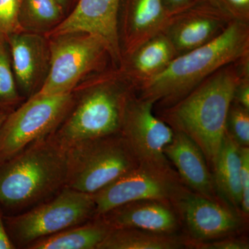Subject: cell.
Here are the masks:
<instances>
[{
  "label": "cell",
  "mask_w": 249,
  "mask_h": 249,
  "mask_svg": "<svg viewBox=\"0 0 249 249\" xmlns=\"http://www.w3.org/2000/svg\"><path fill=\"white\" fill-rule=\"evenodd\" d=\"M176 57L173 44L161 31L144 42L133 53L123 58L119 68L137 89L163 71Z\"/></svg>",
  "instance_id": "18"
},
{
  "label": "cell",
  "mask_w": 249,
  "mask_h": 249,
  "mask_svg": "<svg viewBox=\"0 0 249 249\" xmlns=\"http://www.w3.org/2000/svg\"><path fill=\"white\" fill-rule=\"evenodd\" d=\"M212 174L219 199L242 215L240 147L227 133L213 167Z\"/></svg>",
  "instance_id": "19"
},
{
  "label": "cell",
  "mask_w": 249,
  "mask_h": 249,
  "mask_svg": "<svg viewBox=\"0 0 249 249\" xmlns=\"http://www.w3.org/2000/svg\"><path fill=\"white\" fill-rule=\"evenodd\" d=\"M232 22L212 5L200 1L168 18L162 32L173 44L178 56L212 42Z\"/></svg>",
  "instance_id": "13"
},
{
  "label": "cell",
  "mask_w": 249,
  "mask_h": 249,
  "mask_svg": "<svg viewBox=\"0 0 249 249\" xmlns=\"http://www.w3.org/2000/svg\"><path fill=\"white\" fill-rule=\"evenodd\" d=\"M96 217L93 194L64 187L53 197L20 213L4 216L5 226L16 248L53 235Z\"/></svg>",
  "instance_id": "7"
},
{
  "label": "cell",
  "mask_w": 249,
  "mask_h": 249,
  "mask_svg": "<svg viewBox=\"0 0 249 249\" xmlns=\"http://www.w3.org/2000/svg\"><path fill=\"white\" fill-rule=\"evenodd\" d=\"M226 133L240 147H249V109L232 101L226 123Z\"/></svg>",
  "instance_id": "24"
},
{
  "label": "cell",
  "mask_w": 249,
  "mask_h": 249,
  "mask_svg": "<svg viewBox=\"0 0 249 249\" xmlns=\"http://www.w3.org/2000/svg\"><path fill=\"white\" fill-rule=\"evenodd\" d=\"M13 110L0 108V132H1V129L2 128L3 124H4L5 120H6L9 113Z\"/></svg>",
  "instance_id": "33"
},
{
  "label": "cell",
  "mask_w": 249,
  "mask_h": 249,
  "mask_svg": "<svg viewBox=\"0 0 249 249\" xmlns=\"http://www.w3.org/2000/svg\"><path fill=\"white\" fill-rule=\"evenodd\" d=\"M120 3L121 0H78L71 14L47 36L72 31L97 36L107 45L119 68L122 60L118 31Z\"/></svg>",
  "instance_id": "14"
},
{
  "label": "cell",
  "mask_w": 249,
  "mask_h": 249,
  "mask_svg": "<svg viewBox=\"0 0 249 249\" xmlns=\"http://www.w3.org/2000/svg\"><path fill=\"white\" fill-rule=\"evenodd\" d=\"M249 55V24L233 22L212 42L173 59L136 94L160 109L170 107L222 67Z\"/></svg>",
  "instance_id": "2"
},
{
  "label": "cell",
  "mask_w": 249,
  "mask_h": 249,
  "mask_svg": "<svg viewBox=\"0 0 249 249\" xmlns=\"http://www.w3.org/2000/svg\"><path fill=\"white\" fill-rule=\"evenodd\" d=\"M24 101L16 84L6 36L0 34V108L13 110Z\"/></svg>",
  "instance_id": "23"
},
{
  "label": "cell",
  "mask_w": 249,
  "mask_h": 249,
  "mask_svg": "<svg viewBox=\"0 0 249 249\" xmlns=\"http://www.w3.org/2000/svg\"><path fill=\"white\" fill-rule=\"evenodd\" d=\"M248 67L249 55L228 64L178 103L156 114L174 130L183 132L197 144L211 171L225 137L236 85Z\"/></svg>",
  "instance_id": "1"
},
{
  "label": "cell",
  "mask_w": 249,
  "mask_h": 249,
  "mask_svg": "<svg viewBox=\"0 0 249 249\" xmlns=\"http://www.w3.org/2000/svg\"><path fill=\"white\" fill-rule=\"evenodd\" d=\"M200 0H161L168 18L172 17L197 4Z\"/></svg>",
  "instance_id": "30"
},
{
  "label": "cell",
  "mask_w": 249,
  "mask_h": 249,
  "mask_svg": "<svg viewBox=\"0 0 249 249\" xmlns=\"http://www.w3.org/2000/svg\"><path fill=\"white\" fill-rule=\"evenodd\" d=\"M232 101L249 109V67L243 71L236 85Z\"/></svg>",
  "instance_id": "29"
},
{
  "label": "cell",
  "mask_w": 249,
  "mask_h": 249,
  "mask_svg": "<svg viewBox=\"0 0 249 249\" xmlns=\"http://www.w3.org/2000/svg\"><path fill=\"white\" fill-rule=\"evenodd\" d=\"M73 93L35 94L11 111L0 132V163L53 134L70 111Z\"/></svg>",
  "instance_id": "8"
},
{
  "label": "cell",
  "mask_w": 249,
  "mask_h": 249,
  "mask_svg": "<svg viewBox=\"0 0 249 249\" xmlns=\"http://www.w3.org/2000/svg\"><path fill=\"white\" fill-rule=\"evenodd\" d=\"M188 240L207 242L234 236L243 229L246 219L222 201L213 200L187 190L174 203Z\"/></svg>",
  "instance_id": "11"
},
{
  "label": "cell",
  "mask_w": 249,
  "mask_h": 249,
  "mask_svg": "<svg viewBox=\"0 0 249 249\" xmlns=\"http://www.w3.org/2000/svg\"><path fill=\"white\" fill-rule=\"evenodd\" d=\"M55 1L60 5L66 18L74 9L78 0H55Z\"/></svg>",
  "instance_id": "32"
},
{
  "label": "cell",
  "mask_w": 249,
  "mask_h": 249,
  "mask_svg": "<svg viewBox=\"0 0 249 249\" xmlns=\"http://www.w3.org/2000/svg\"><path fill=\"white\" fill-rule=\"evenodd\" d=\"M188 238L179 233L168 234L134 229H113L98 249H179L187 248Z\"/></svg>",
  "instance_id": "21"
},
{
  "label": "cell",
  "mask_w": 249,
  "mask_h": 249,
  "mask_svg": "<svg viewBox=\"0 0 249 249\" xmlns=\"http://www.w3.org/2000/svg\"><path fill=\"white\" fill-rule=\"evenodd\" d=\"M66 179L67 147L53 133L0 163V206L24 212L53 197Z\"/></svg>",
  "instance_id": "3"
},
{
  "label": "cell",
  "mask_w": 249,
  "mask_h": 249,
  "mask_svg": "<svg viewBox=\"0 0 249 249\" xmlns=\"http://www.w3.org/2000/svg\"><path fill=\"white\" fill-rule=\"evenodd\" d=\"M48 37L50 70L37 94L71 92L93 75L116 67L107 45L97 36L83 31H72Z\"/></svg>",
  "instance_id": "6"
},
{
  "label": "cell",
  "mask_w": 249,
  "mask_h": 249,
  "mask_svg": "<svg viewBox=\"0 0 249 249\" xmlns=\"http://www.w3.org/2000/svg\"><path fill=\"white\" fill-rule=\"evenodd\" d=\"M98 217H102L113 229L134 228L162 233L178 234L183 227L175 205L163 199L129 201Z\"/></svg>",
  "instance_id": "15"
},
{
  "label": "cell",
  "mask_w": 249,
  "mask_h": 249,
  "mask_svg": "<svg viewBox=\"0 0 249 249\" xmlns=\"http://www.w3.org/2000/svg\"><path fill=\"white\" fill-rule=\"evenodd\" d=\"M139 163L121 133L73 142L67 147L65 186L94 194Z\"/></svg>",
  "instance_id": "5"
},
{
  "label": "cell",
  "mask_w": 249,
  "mask_h": 249,
  "mask_svg": "<svg viewBox=\"0 0 249 249\" xmlns=\"http://www.w3.org/2000/svg\"><path fill=\"white\" fill-rule=\"evenodd\" d=\"M168 18L161 0H121L118 31L122 58L161 32Z\"/></svg>",
  "instance_id": "16"
},
{
  "label": "cell",
  "mask_w": 249,
  "mask_h": 249,
  "mask_svg": "<svg viewBox=\"0 0 249 249\" xmlns=\"http://www.w3.org/2000/svg\"><path fill=\"white\" fill-rule=\"evenodd\" d=\"M70 111L55 138L67 147L79 141L120 133L129 99L136 93L132 82L117 67L93 75L73 90Z\"/></svg>",
  "instance_id": "4"
},
{
  "label": "cell",
  "mask_w": 249,
  "mask_h": 249,
  "mask_svg": "<svg viewBox=\"0 0 249 249\" xmlns=\"http://www.w3.org/2000/svg\"><path fill=\"white\" fill-rule=\"evenodd\" d=\"M200 1H204L212 5L232 21L249 24V0H200Z\"/></svg>",
  "instance_id": "25"
},
{
  "label": "cell",
  "mask_w": 249,
  "mask_h": 249,
  "mask_svg": "<svg viewBox=\"0 0 249 249\" xmlns=\"http://www.w3.org/2000/svg\"><path fill=\"white\" fill-rule=\"evenodd\" d=\"M153 102L134 93L129 99L120 133L140 162L170 164L165 147L175 131L154 113Z\"/></svg>",
  "instance_id": "10"
},
{
  "label": "cell",
  "mask_w": 249,
  "mask_h": 249,
  "mask_svg": "<svg viewBox=\"0 0 249 249\" xmlns=\"http://www.w3.org/2000/svg\"><path fill=\"white\" fill-rule=\"evenodd\" d=\"M187 248L198 249H249L248 241L235 236L223 237L207 242H193L188 240Z\"/></svg>",
  "instance_id": "27"
},
{
  "label": "cell",
  "mask_w": 249,
  "mask_h": 249,
  "mask_svg": "<svg viewBox=\"0 0 249 249\" xmlns=\"http://www.w3.org/2000/svg\"><path fill=\"white\" fill-rule=\"evenodd\" d=\"M188 189L170 164L141 162L93 194L96 217L121 204L140 199H163L175 203Z\"/></svg>",
  "instance_id": "9"
},
{
  "label": "cell",
  "mask_w": 249,
  "mask_h": 249,
  "mask_svg": "<svg viewBox=\"0 0 249 249\" xmlns=\"http://www.w3.org/2000/svg\"><path fill=\"white\" fill-rule=\"evenodd\" d=\"M21 0H0V34L8 36L20 31L18 14Z\"/></svg>",
  "instance_id": "26"
},
{
  "label": "cell",
  "mask_w": 249,
  "mask_h": 249,
  "mask_svg": "<svg viewBox=\"0 0 249 249\" xmlns=\"http://www.w3.org/2000/svg\"><path fill=\"white\" fill-rule=\"evenodd\" d=\"M4 216L2 208L0 206V249H16L6 231Z\"/></svg>",
  "instance_id": "31"
},
{
  "label": "cell",
  "mask_w": 249,
  "mask_h": 249,
  "mask_svg": "<svg viewBox=\"0 0 249 249\" xmlns=\"http://www.w3.org/2000/svg\"><path fill=\"white\" fill-rule=\"evenodd\" d=\"M113 228L102 217L42 237L28 245L27 249H98Z\"/></svg>",
  "instance_id": "20"
},
{
  "label": "cell",
  "mask_w": 249,
  "mask_h": 249,
  "mask_svg": "<svg viewBox=\"0 0 249 249\" xmlns=\"http://www.w3.org/2000/svg\"><path fill=\"white\" fill-rule=\"evenodd\" d=\"M241 188L242 204L241 214L245 219L249 214V147H240Z\"/></svg>",
  "instance_id": "28"
},
{
  "label": "cell",
  "mask_w": 249,
  "mask_h": 249,
  "mask_svg": "<svg viewBox=\"0 0 249 249\" xmlns=\"http://www.w3.org/2000/svg\"><path fill=\"white\" fill-rule=\"evenodd\" d=\"M6 37L18 91L27 100L40 91L49 76L51 66L49 37L23 31Z\"/></svg>",
  "instance_id": "12"
},
{
  "label": "cell",
  "mask_w": 249,
  "mask_h": 249,
  "mask_svg": "<svg viewBox=\"0 0 249 249\" xmlns=\"http://www.w3.org/2000/svg\"><path fill=\"white\" fill-rule=\"evenodd\" d=\"M164 155L175 165L187 188L209 199L221 201L206 157L193 139L183 132L175 131L173 140L165 147Z\"/></svg>",
  "instance_id": "17"
},
{
  "label": "cell",
  "mask_w": 249,
  "mask_h": 249,
  "mask_svg": "<svg viewBox=\"0 0 249 249\" xmlns=\"http://www.w3.org/2000/svg\"><path fill=\"white\" fill-rule=\"evenodd\" d=\"M65 19L55 0H21L18 14L20 30L48 36Z\"/></svg>",
  "instance_id": "22"
}]
</instances>
